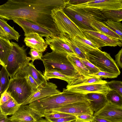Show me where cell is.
Masks as SVG:
<instances>
[{
    "mask_svg": "<svg viewBox=\"0 0 122 122\" xmlns=\"http://www.w3.org/2000/svg\"><path fill=\"white\" fill-rule=\"evenodd\" d=\"M43 115H44V117L46 119L67 117H74L76 118V117L74 115L62 112H49L45 113Z\"/></svg>",
    "mask_w": 122,
    "mask_h": 122,
    "instance_id": "obj_34",
    "label": "cell"
},
{
    "mask_svg": "<svg viewBox=\"0 0 122 122\" xmlns=\"http://www.w3.org/2000/svg\"><path fill=\"white\" fill-rule=\"evenodd\" d=\"M93 116L104 118L110 122H122V107L108 103L101 109L94 113Z\"/></svg>",
    "mask_w": 122,
    "mask_h": 122,
    "instance_id": "obj_13",
    "label": "cell"
},
{
    "mask_svg": "<svg viewBox=\"0 0 122 122\" xmlns=\"http://www.w3.org/2000/svg\"><path fill=\"white\" fill-rule=\"evenodd\" d=\"M108 103L113 105L122 107V97L117 92L111 89L106 94Z\"/></svg>",
    "mask_w": 122,
    "mask_h": 122,
    "instance_id": "obj_28",
    "label": "cell"
},
{
    "mask_svg": "<svg viewBox=\"0 0 122 122\" xmlns=\"http://www.w3.org/2000/svg\"><path fill=\"white\" fill-rule=\"evenodd\" d=\"M118 75L116 74L101 71L93 75V76H98L101 78H112L117 77Z\"/></svg>",
    "mask_w": 122,
    "mask_h": 122,
    "instance_id": "obj_38",
    "label": "cell"
},
{
    "mask_svg": "<svg viewBox=\"0 0 122 122\" xmlns=\"http://www.w3.org/2000/svg\"><path fill=\"white\" fill-rule=\"evenodd\" d=\"M11 51L5 66L10 78L20 69L28 65L31 60L30 57L27 56L28 48H25L24 45L20 46L16 42L11 41Z\"/></svg>",
    "mask_w": 122,
    "mask_h": 122,
    "instance_id": "obj_4",
    "label": "cell"
},
{
    "mask_svg": "<svg viewBox=\"0 0 122 122\" xmlns=\"http://www.w3.org/2000/svg\"><path fill=\"white\" fill-rule=\"evenodd\" d=\"M12 46L10 41L0 38V64L2 66H5Z\"/></svg>",
    "mask_w": 122,
    "mask_h": 122,
    "instance_id": "obj_23",
    "label": "cell"
},
{
    "mask_svg": "<svg viewBox=\"0 0 122 122\" xmlns=\"http://www.w3.org/2000/svg\"><path fill=\"white\" fill-rule=\"evenodd\" d=\"M107 82L102 80L98 76L86 77L80 75L78 76L73 78L68 83L66 87L97 83L106 84Z\"/></svg>",
    "mask_w": 122,
    "mask_h": 122,
    "instance_id": "obj_20",
    "label": "cell"
},
{
    "mask_svg": "<svg viewBox=\"0 0 122 122\" xmlns=\"http://www.w3.org/2000/svg\"><path fill=\"white\" fill-rule=\"evenodd\" d=\"M94 118L92 122H110L104 118L97 116H94Z\"/></svg>",
    "mask_w": 122,
    "mask_h": 122,
    "instance_id": "obj_45",
    "label": "cell"
},
{
    "mask_svg": "<svg viewBox=\"0 0 122 122\" xmlns=\"http://www.w3.org/2000/svg\"><path fill=\"white\" fill-rule=\"evenodd\" d=\"M71 122H89L82 121H80L78 120H75Z\"/></svg>",
    "mask_w": 122,
    "mask_h": 122,
    "instance_id": "obj_48",
    "label": "cell"
},
{
    "mask_svg": "<svg viewBox=\"0 0 122 122\" xmlns=\"http://www.w3.org/2000/svg\"><path fill=\"white\" fill-rule=\"evenodd\" d=\"M103 22L110 29L122 37V23L120 22H115L107 20Z\"/></svg>",
    "mask_w": 122,
    "mask_h": 122,
    "instance_id": "obj_33",
    "label": "cell"
},
{
    "mask_svg": "<svg viewBox=\"0 0 122 122\" xmlns=\"http://www.w3.org/2000/svg\"><path fill=\"white\" fill-rule=\"evenodd\" d=\"M42 53L36 49H30L28 53L30 56L32 62H33L36 60H39L42 61V57L43 56Z\"/></svg>",
    "mask_w": 122,
    "mask_h": 122,
    "instance_id": "obj_37",
    "label": "cell"
},
{
    "mask_svg": "<svg viewBox=\"0 0 122 122\" xmlns=\"http://www.w3.org/2000/svg\"><path fill=\"white\" fill-rule=\"evenodd\" d=\"M0 38L8 41L11 40L9 35L1 26H0Z\"/></svg>",
    "mask_w": 122,
    "mask_h": 122,
    "instance_id": "obj_44",
    "label": "cell"
},
{
    "mask_svg": "<svg viewBox=\"0 0 122 122\" xmlns=\"http://www.w3.org/2000/svg\"><path fill=\"white\" fill-rule=\"evenodd\" d=\"M75 9L93 21L96 20L103 22L107 20L106 18L99 10L89 8Z\"/></svg>",
    "mask_w": 122,
    "mask_h": 122,
    "instance_id": "obj_24",
    "label": "cell"
},
{
    "mask_svg": "<svg viewBox=\"0 0 122 122\" xmlns=\"http://www.w3.org/2000/svg\"><path fill=\"white\" fill-rule=\"evenodd\" d=\"M69 38L85 54L89 51L99 49V47L87 39L81 38L78 35Z\"/></svg>",
    "mask_w": 122,
    "mask_h": 122,
    "instance_id": "obj_22",
    "label": "cell"
},
{
    "mask_svg": "<svg viewBox=\"0 0 122 122\" xmlns=\"http://www.w3.org/2000/svg\"><path fill=\"white\" fill-rule=\"evenodd\" d=\"M106 94L94 92L85 94V97L88 101L94 113L101 109L108 103Z\"/></svg>",
    "mask_w": 122,
    "mask_h": 122,
    "instance_id": "obj_19",
    "label": "cell"
},
{
    "mask_svg": "<svg viewBox=\"0 0 122 122\" xmlns=\"http://www.w3.org/2000/svg\"><path fill=\"white\" fill-rule=\"evenodd\" d=\"M91 24L96 31L100 32L111 38L122 42V37L110 29L103 22L95 20L92 22Z\"/></svg>",
    "mask_w": 122,
    "mask_h": 122,
    "instance_id": "obj_21",
    "label": "cell"
},
{
    "mask_svg": "<svg viewBox=\"0 0 122 122\" xmlns=\"http://www.w3.org/2000/svg\"><path fill=\"white\" fill-rule=\"evenodd\" d=\"M115 61L117 66L122 69V48L115 56Z\"/></svg>",
    "mask_w": 122,
    "mask_h": 122,
    "instance_id": "obj_42",
    "label": "cell"
},
{
    "mask_svg": "<svg viewBox=\"0 0 122 122\" xmlns=\"http://www.w3.org/2000/svg\"><path fill=\"white\" fill-rule=\"evenodd\" d=\"M49 112H62L75 116L84 114L93 115L94 114L87 100L70 103L59 108L51 110Z\"/></svg>",
    "mask_w": 122,
    "mask_h": 122,
    "instance_id": "obj_10",
    "label": "cell"
},
{
    "mask_svg": "<svg viewBox=\"0 0 122 122\" xmlns=\"http://www.w3.org/2000/svg\"><path fill=\"white\" fill-rule=\"evenodd\" d=\"M59 36L67 43L78 58L86 60L85 54L73 42L67 34H61Z\"/></svg>",
    "mask_w": 122,
    "mask_h": 122,
    "instance_id": "obj_29",
    "label": "cell"
},
{
    "mask_svg": "<svg viewBox=\"0 0 122 122\" xmlns=\"http://www.w3.org/2000/svg\"><path fill=\"white\" fill-rule=\"evenodd\" d=\"M66 0H9L0 6V18L7 20L22 18L51 30L56 36L61 33L51 16L52 10L66 6Z\"/></svg>",
    "mask_w": 122,
    "mask_h": 122,
    "instance_id": "obj_1",
    "label": "cell"
},
{
    "mask_svg": "<svg viewBox=\"0 0 122 122\" xmlns=\"http://www.w3.org/2000/svg\"><path fill=\"white\" fill-rule=\"evenodd\" d=\"M101 11L107 20L115 22L122 21V8L117 10Z\"/></svg>",
    "mask_w": 122,
    "mask_h": 122,
    "instance_id": "obj_30",
    "label": "cell"
},
{
    "mask_svg": "<svg viewBox=\"0 0 122 122\" xmlns=\"http://www.w3.org/2000/svg\"><path fill=\"white\" fill-rule=\"evenodd\" d=\"M20 106L13 98H12L0 105V112L7 116L12 115Z\"/></svg>",
    "mask_w": 122,
    "mask_h": 122,
    "instance_id": "obj_26",
    "label": "cell"
},
{
    "mask_svg": "<svg viewBox=\"0 0 122 122\" xmlns=\"http://www.w3.org/2000/svg\"><path fill=\"white\" fill-rule=\"evenodd\" d=\"M27 75H30L32 77L40 88L48 83L43 75L40 71L37 70L33 64V62L32 61L27 66L20 69L13 77L19 78Z\"/></svg>",
    "mask_w": 122,
    "mask_h": 122,
    "instance_id": "obj_14",
    "label": "cell"
},
{
    "mask_svg": "<svg viewBox=\"0 0 122 122\" xmlns=\"http://www.w3.org/2000/svg\"><path fill=\"white\" fill-rule=\"evenodd\" d=\"M86 100L85 94L73 92L63 88L62 92L60 93L39 99L29 105L43 115L51 110L65 105Z\"/></svg>",
    "mask_w": 122,
    "mask_h": 122,
    "instance_id": "obj_2",
    "label": "cell"
},
{
    "mask_svg": "<svg viewBox=\"0 0 122 122\" xmlns=\"http://www.w3.org/2000/svg\"><path fill=\"white\" fill-rule=\"evenodd\" d=\"M23 30L25 36L29 34L37 33L46 37L56 36L50 30L33 21L22 18H16L12 20Z\"/></svg>",
    "mask_w": 122,
    "mask_h": 122,
    "instance_id": "obj_8",
    "label": "cell"
},
{
    "mask_svg": "<svg viewBox=\"0 0 122 122\" xmlns=\"http://www.w3.org/2000/svg\"><path fill=\"white\" fill-rule=\"evenodd\" d=\"M26 77L30 84L32 88L37 91L40 89L39 86L32 77L30 75H25L19 78Z\"/></svg>",
    "mask_w": 122,
    "mask_h": 122,
    "instance_id": "obj_40",
    "label": "cell"
},
{
    "mask_svg": "<svg viewBox=\"0 0 122 122\" xmlns=\"http://www.w3.org/2000/svg\"><path fill=\"white\" fill-rule=\"evenodd\" d=\"M35 122H51L46 119H44L42 118Z\"/></svg>",
    "mask_w": 122,
    "mask_h": 122,
    "instance_id": "obj_47",
    "label": "cell"
},
{
    "mask_svg": "<svg viewBox=\"0 0 122 122\" xmlns=\"http://www.w3.org/2000/svg\"><path fill=\"white\" fill-rule=\"evenodd\" d=\"M44 115L29 105H21L9 119L14 122H35Z\"/></svg>",
    "mask_w": 122,
    "mask_h": 122,
    "instance_id": "obj_9",
    "label": "cell"
},
{
    "mask_svg": "<svg viewBox=\"0 0 122 122\" xmlns=\"http://www.w3.org/2000/svg\"><path fill=\"white\" fill-rule=\"evenodd\" d=\"M46 44L49 45L52 51L59 53L75 54L65 41L60 36L45 38Z\"/></svg>",
    "mask_w": 122,
    "mask_h": 122,
    "instance_id": "obj_17",
    "label": "cell"
},
{
    "mask_svg": "<svg viewBox=\"0 0 122 122\" xmlns=\"http://www.w3.org/2000/svg\"><path fill=\"white\" fill-rule=\"evenodd\" d=\"M71 91L86 94L91 93L107 94L111 89L106 84L97 83L66 87Z\"/></svg>",
    "mask_w": 122,
    "mask_h": 122,
    "instance_id": "obj_15",
    "label": "cell"
},
{
    "mask_svg": "<svg viewBox=\"0 0 122 122\" xmlns=\"http://www.w3.org/2000/svg\"><path fill=\"white\" fill-rule=\"evenodd\" d=\"M24 41L26 46L43 53L46 50L48 45L43 37L37 33L28 34L25 36Z\"/></svg>",
    "mask_w": 122,
    "mask_h": 122,
    "instance_id": "obj_18",
    "label": "cell"
},
{
    "mask_svg": "<svg viewBox=\"0 0 122 122\" xmlns=\"http://www.w3.org/2000/svg\"><path fill=\"white\" fill-rule=\"evenodd\" d=\"M7 116L0 112V122H7L9 120V119Z\"/></svg>",
    "mask_w": 122,
    "mask_h": 122,
    "instance_id": "obj_46",
    "label": "cell"
},
{
    "mask_svg": "<svg viewBox=\"0 0 122 122\" xmlns=\"http://www.w3.org/2000/svg\"><path fill=\"white\" fill-rule=\"evenodd\" d=\"M57 86L53 83L48 82V84L39 89L21 105H27L39 99L61 93L57 89Z\"/></svg>",
    "mask_w": 122,
    "mask_h": 122,
    "instance_id": "obj_16",
    "label": "cell"
},
{
    "mask_svg": "<svg viewBox=\"0 0 122 122\" xmlns=\"http://www.w3.org/2000/svg\"><path fill=\"white\" fill-rule=\"evenodd\" d=\"M106 84L110 89L117 92L122 97V81L113 80L107 82Z\"/></svg>",
    "mask_w": 122,
    "mask_h": 122,
    "instance_id": "obj_35",
    "label": "cell"
},
{
    "mask_svg": "<svg viewBox=\"0 0 122 122\" xmlns=\"http://www.w3.org/2000/svg\"><path fill=\"white\" fill-rule=\"evenodd\" d=\"M86 59L101 71L120 74V71L115 61L109 54L99 49L85 54Z\"/></svg>",
    "mask_w": 122,
    "mask_h": 122,
    "instance_id": "obj_7",
    "label": "cell"
},
{
    "mask_svg": "<svg viewBox=\"0 0 122 122\" xmlns=\"http://www.w3.org/2000/svg\"><path fill=\"white\" fill-rule=\"evenodd\" d=\"M80 59L89 71L91 76H93V75L101 71L98 68L87 60L81 58Z\"/></svg>",
    "mask_w": 122,
    "mask_h": 122,
    "instance_id": "obj_36",
    "label": "cell"
},
{
    "mask_svg": "<svg viewBox=\"0 0 122 122\" xmlns=\"http://www.w3.org/2000/svg\"><path fill=\"white\" fill-rule=\"evenodd\" d=\"M6 91L21 106L37 91L26 77L12 78Z\"/></svg>",
    "mask_w": 122,
    "mask_h": 122,
    "instance_id": "obj_6",
    "label": "cell"
},
{
    "mask_svg": "<svg viewBox=\"0 0 122 122\" xmlns=\"http://www.w3.org/2000/svg\"><path fill=\"white\" fill-rule=\"evenodd\" d=\"M46 119L51 122H71L75 120L76 118L74 117H67L49 118Z\"/></svg>",
    "mask_w": 122,
    "mask_h": 122,
    "instance_id": "obj_41",
    "label": "cell"
},
{
    "mask_svg": "<svg viewBox=\"0 0 122 122\" xmlns=\"http://www.w3.org/2000/svg\"><path fill=\"white\" fill-rule=\"evenodd\" d=\"M82 32L86 39L99 48L106 46H122V42L97 31L85 30Z\"/></svg>",
    "mask_w": 122,
    "mask_h": 122,
    "instance_id": "obj_11",
    "label": "cell"
},
{
    "mask_svg": "<svg viewBox=\"0 0 122 122\" xmlns=\"http://www.w3.org/2000/svg\"><path fill=\"white\" fill-rule=\"evenodd\" d=\"M76 117V120L86 122H92L94 118L93 115L89 114L78 115Z\"/></svg>",
    "mask_w": 122,
    "mask_h": 122,
    "instance_id": "obj_39",
    "label": "cell"
},
{
    "mask_svg": "<svg viewBox=\"0 0 122 122\" xmlns=\"http://www.w3.org/2000/svg\"><path fill=\"white\" fill-rule=\"evenodd\" d=\"M0 26L9 35L11 40L14 39L18 42L20 35L14 28L7 23V21L5 20L0 18Z\"/></svg>",
    "mask_w": 122,
    "mask_h": 122,
    "instance_id": "obj_27",
    "label": "cell"
},
{
    "mask_svg": "<svg viewBox=\"0 0 122 122\" xmlns=\"http://www.w3.org/2000/svg\"><path fill=\"white\" fill-rule=\"evenodd\" d=\"M63 10L67 16L82 30H88L96 31L91 24L93 21L75 9L66 7Z\"/></svg>",
    "mask_w": 122,
    "mask_h": 122,
    "instance_id": "obj_12",
    "label": "cell"
},
{
    "mask_svg": "<svg viewBox=\"0 0 122 122\" xmlns=\"http://www.w3.org/2000/svg\"><path fill=\"white\" fill-rule=\"evenodd\" d=\"M68 54L52 51L51 52H47L42 57L44 71H58L72 77L78 76L80 74L68 59Z\"/></svg>",
    "mask_w": 122,
    "mask_h": 122,
    "instance_id": "obj_3",
    "label": "cell"
},
{
    "mask_svg": "<svg viewBox=\"0 0 122 122\" xmlns=\"http://www.w3.org/2000/svg\"><path fill=\"white\" fill-rule=\"evenodd\" d=\"M9 76L5 67L2 66L0 72V86L2 89L1 94L6 91L8 87L10 81L9 78Z\"/></svg>",
    "mask_w": 122,
    "mask_h": 122,
    "instance_id": "obj_31",
    "label": "cell"
},
{
    "mask_svg": "<svg viewBox=\"0 0 122 122\" xmlns=\"http://www.w3.org/2000/svg\"><path fill=\"white\" fill-rule=\"evenodd\" d=\"M67 58L80 75L86 77L91 76L88 70L76 55L68 54Z\"/></svg>",
    "mask_w": 122,
    "mask_h": 122,
    "instance_id": "obj_25",
    "label": "cell"
},
{
    "mask_svg": "<svg viewBox=\"0 0 122 122\" xmlns=\"http://www.w3.org/2000/svg\"><path fill=\"white\" fill-rule=\"evenodd\" d=\"M64 9L61 7L54 8L51 14L61 34H67L70 37L78 35L87 39L82 30L67 16L64 12Z\"/></svg>",
    "mask_w": 122,
    "mask_h": 122,
    "instance_id": "obj_5",
    "label": "cell"
},
{
    "mask_svg": "<svg viewBox=\"0 0 122 122\" xmlns=\"http://www.w3.org/2000/svg\"><path fill=\"white\" fill-rule=\"evenodd\" d=\"M43 75L46 80L52 78H57L65 81L68 83L74 78L68 76L56 71H44Z\"/></svg>",
    "mask_w": 122,
    "mask_h": 122,
    "instance_id": "obj_32",
    "label": "cell"
},
{
    "mask_svg": "<svg viewBox=\"0 0 122 122\" xmlns=\"http://www.w3.org/2000/svg\"><path fill=\"white\" fill-rule=\"evenodd\" d=\"M7 122H14L11 121L10 119Z\"/></svg>",
    "mask_w": 122,
    "mask_h": 122,
    "instance_id": "obj_49",
    "label": "cell"
},
{
    "mask_svg": "<svg viewBox=\"0 0 122 122\" xmlns=\"http://www.w3.org/2000/svg\"><path fill=\"white\" fill-rule=\"evenodd\" d=\"M0 105L7 102L12 98L11 96L7 92L6 90L0 95Z\"/></svg>",
    "mask_w": 122,
    "mask_h": 122,
    "instance_id": "obj_43",
    "label": "cell"
}]
</instances>
